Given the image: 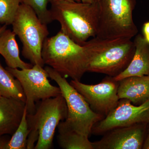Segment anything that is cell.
I'll return each instance as SVG.
<instances>
[{
	"instance_id": "44dd1931",
	"label": "cell",
	"mask_w": 149,
	"mask_h": 149,
	"mask_svg": "<svg viewBox=\"0 0 149 149\" xmlns=\"http://www.w3.org/2000/svg\"><path fill=\"white\" fill-rule=\"evenodd\" d=\"M142 31L143 37L149 44V20L144 23L142 28Z\"/></svg>"
},
{
	"instance_id": "277c9868",
	"label": "cell",
	"mask_w": 149,
	"mask_h": 149,
	"mask_svg": "<svg viewBox=\"0 0 149 149\" xmlns=\"http://www.w3.org/2000/svg\"><path fill=\"white\" fill-rule=\"evenodd\" d=\"M67 114L62 95L43 100L33 114H27L30 132L27 149H49L53 146L55 132Z\"/></svg>"
},
{
	"instance_id": "ffe728a7",
	"label": "cell",
	"mask_w": 149,
	"mask_h": 149,
	"mask_svg": "<svg viewBox=\"0 0 149 149\" xmlns=\"http://www.w3.org/2000/svg\"><path fill=\"white\" fill-rule=\"evenodd\" d=\"M49 0H22V3L30 7L42 23L48 24L53 21L50 10L48 9Z\"/></svg>"
},
{
	"instance_id": "ac0fdd59",
	"label": "cell",
	"mask_w": 149,
	"mask_h": 149,
	"mask_svg": "<svg viewBox=\"0 0 149 149\" xmlns=\"http://www.w3.org/2000/svg\"><path fill=\"white\" fill-rule=\"evenodd\" d=\"M27 114V108L25 107L19 125L13 133L11 139L7 143L6 149H27V139L30 132Z\"/></svg>"
},
{
	"instance_id": "9c48e42d",
	"label": "cell",
	"mask_w": 149,
	"mask_h": 149,
	"mask_svg": "<svg viewBox=\"0 0 149 149\" xmlns=\"http://www.w3.org/2000/svg\"><path fill=\"white\" fill-rule=\"evenodd\" d=\"M149 122V99L136 106L127 99H121L107 116L94 125L92 133L102 135L114 128Z\"/></svg>"
},
{
	"instance_id": "5b68a950",
	"label": "cell",
	"mask_w": 149,
	"mask_h": 149,
	"mask_svg": "<svg viewBox=\"0 0 149 149\" xmlns=\"http://www.w3.org/2000/svg\"><path fill=\"white\" fill-rule=\"evenodd\" d=\"M49 77L58 85L66 102L67 114L59 124L87 137L92 133L94 125L104 116L93 110L81 94L65 77L49 66L45 67Z\"/></svg>"
},
{
	"instance_id": "6da1fadb",
	"label": "cell",
	"mask_w": 149,
	"mask_h": 149,
	"mask_svg": "<svg viewBox=\"0 0 149 149\" xmlns=\"http://www.w3.org/2000/svg\"><path fill=\"white\" fill-rule=\"evenodd\" d=\"M53 21L61 26V31L77 44L83 45L96 37L98 29L99 2L87 3L73 0H51Z\"/></svg>"
},
{
	"instance_id": "cb8c5ba5",
	"label": "cell",
	"mask_w": 149,
	"mask_h": 149,
	"mask_svg": "<svg viewBox=\"0 0 149 149\" xmlns=\"http://www.w3.org/2000/svg\"><path fill=\"white\" fill-rule=\"evenodd\" d=\"M8 142L0 140V149H5L6 145Z\"/></svg>"
},
{
	"instance_id": "d4e9b609",
	"label": "cell",
	"mask_w": 149,
	"mask_h": 149,
	"mask_svg": "<svg viewBox=\"0 0 149 149\" xmlns=\"http://www.w3.org/2000/svg\"><path fill=\"white\" fill-rule=\"evenodd\" d=\"M7 25H6V24H3L2 25H0V34L4 31L5 29H7Z\"/></svg>"
},
{
	"instance_id": "4fadbf2b",
	"label": "cell",
	"mask_w": 149,
	"mask_h": 149,
	"mask_svg": "<svg viewBox=\"0 0 149 149\" xmlns=\"http://www.w3.org/2000/svg\"><path fill=\"white\" fill-rule=\"evenodd\" d=\"M133 42L135 51L133 58L127 67L113 79L118 82L132 76L149 75V44L143 35H136Z\"/></svg>"
},
{
	"instance_id": "484cf974",
	"label": "cell",
	"mask_w": 149,
	"mask_h": 149,
	"mask_svg": "<svg viewBox=\"0 0 149 149\" xmlns=\"http://www.w3.org/2000/svg\"><path fill=\"white\" fill-rule=\"evenodd\" d=\"M49 1H51V0H49ZM73 1H76L77 2H81V1H80V0H73Z\"/></svg>"
},
{
	"instance_id": "3957f363",
	"label": "cell",
	"mask_w": 149,
	"mask_h": 149,
	"mask_svg": "<svg viewBox=\"0 0 149 149\" xmlns=\"http://www.w3.org/2000/svg\"><path fill=\"white\" fill-rule=\"evenodd\" d=\"M91 53L88 72L114 77L129 64L135 51L131 39L108 40L95 37L87 42Z\"/></svg>"
},
{
	"instance_id": "5bb4252c",
	"label": "cell",
	"mask_w": 149,
	"mask_h": 149,
	"mask_svg": "<svg viewBox=\"0 0 149 149\" xmlns=\"http://www.w3.org/2000/svg\"><path fill=\"white\" fill-rule=\"evenodd\" d=\"M119 99H126L140 105L149 99V75L126 77L118 81Z\"/></svg>"
},
{
	"instance_id": "8992f818",
	"label": "cell",
	"mask_w": 149,
	"mask_h": 149,
	"mask_svg": "<svg viewBox=\"0 0 149 149\" xmlns=\"http://www.w3.org/2000/svg\"><path fill=\"white\" fill-rule=\"evenodd\" d=\"M98 29L96 37L113 40L136 36L138 29L133 13L136 0H100Z\"/></svg>"
},
{
	"instance_id": "7a4b0ae2",
	"label": "cell",
	"mask_w": 149,
	"mask_h": 149,
	"mask_svg": "<svg viewBox=\"0 0 149 149\" xmlns=\"http://www.w3.org/2000/svg\"><path fill=\"white\" fill-rule=\"evenodd\" d=\"M86 42L77 44L60 31L44 42L42 50L44 63L63 77L80 80L88 72L91 60Z\"/></svg>"
},
{
	"instance_id": "d6986e66",
	"label": "cell",
	"mask_w": 149,
	"mask_h": 149,
	"mask_svg": "<svg viewBox=\"0 0 149 149\" xmlns=\"http://www.w3.org/2000/svg\"><path fill=\"white\" fill-rule=\"evenodd\" d=\"M22 0H0V24L11 25Z\"/></svg>"
},
{
	"instance_id": "ba28073f",
	"label": "cell",
	"mask_w": 149,
	"mask_h": 149,
	"mask_svg": "<svg viewBox=\"0 0 149 149\" xmlns=\"http://www.w3.org/2000/svg\"><path fill=\"white\" fill-rule=\"evenodd\" d=\"M8 70L19 80L24 91L26 101L25 107L27 114H33L36 111L35 102L46 100L61 95L59 87L53 86L48 80L47 72L43 67L34 65L31 68Z\"/></svg>"
},
{
	"instance_id": "9a60e30c",
	"label": "cell",
	"mask_w": 149,
	"mask_h": 149,
	"mask_svg": "<svg viewBox=\"0 0 149 149\" xmlns=\"http://www.w3.org/2000/svg\"><path fill=\"white\" fill-rule=\"evenodd\" d=\"M16 36L13 31L7 29L0 34V54L9 68L20 69L31 68L33 65L25 62L20 58Z\"/></svg>"
},
{
	"instance_id": "7c38bea8",
	"label": "cell",
	"mask_w": 149,
	"mask_h": 149,
	"mask_svg": "<svg viewBox=\"0 0 149 149\" xmlns=\"http://www.w3.org/2000/svg\"><path fill=\"white\" fill-rule=\"evenodd\" d=\"M25 107V103L22 101L0 96V138L15 132Z\"/></svg>"
},
{
	"instance_id": "e0dca14e",
	"label": "cell",
	"mask_w": 149,
	"mask_h": 149,
	"mask_svg": "<svg viewBox=\"0 0 149 149\" xmlns=\"http://www.w3.org/2000/svg\"><path fill=\"white\" fill-rule=\"evenodd\" d=\"M0 96L19 100L25 102L26 97L19 80L0 63Z\"/></svg>"
},
{
	"instance_id": "603a6c76",
	"label": "cell",
	"mask_w": 149,
	"mask_h": 149,
	"mask_svg": "<svg viewBox=\"0 0 149 149\" xmlns=\"http://www.w3.org/2000/svg\"><path fill=\"white\" fill-rule=\"evenodd\" d=\"M100 0H80L81 2L87 3H93L99 2Z\"/></svg>"
},
{
	"instance_id": "2e32d148",
	"label": "cell",
	"mask_w": 149,
	"mask_h": 149,
	"mask_svg": "<svg viewBox=\"0 0 149 149\" xmlns=\"http://www.w3.org/2000/svg\"><path fill=\"white\" fill-rule=\"evenodd\" d=\"M58 141L64 149H94L93 143L87 137L59 124Z\"/></svg>"
},
{
	"instance_id": "8fae6325",
	"label": "cell",
	"mask_w": 149,
	"mask_h": 149,
	"mask_svg": "<svg viewBox=\"0 0 149 149\" xmlns=\"http://www.w3.org/2000/svg\"><path fill=\"white\" fill-rule=\"evenodd\" d=\"M148 123H136L114 128L105 133L100 141L93 142L94 149H141Z\"/></svg>"
},
{
	"instance_id": "52a82bcc",
	"label": "cell",
	"mask_w": 149,
	"mask_h": 149,
	"mask_svg": "<svg viewBox=\"0 0 149 149\" xmlns=\"http://www.w3.org/2000/svg\"><path fill=\"white\" fill-rule=\"evenodd\" d=\"M11 25L22 43V55L33 65L44 66L42 50L49 34L47 24L41 22L30 7L21 3Z\"/></svg>"
},
{
	"instance_id": "7402d4cb",
	"label": "cell",
	"mask_w": 149,
	"mask_h": 149,
	"mask_svg": "<svg viewBox=\"0 0 149 149\" xmlns=\"http://www.w3.org/2000/svg\"><path fill=\"white\" fill-rule=\"evenodd\" d=\"M148 128L146 137L145 138L142 149H149V122L148 124Z\"/></svg>"
},
{
	"instance_id": "30bf717a",
	"label": "cell",
	"mask_w": 149,
	"mask_h": 149,
	"mask_svg": "<svg viewBox=\"0 0 149 149\" xmlns=\"http://www.w3.org/2000/svg\"><path fill=\"white\" fill-rule=\"evenodd\" d=\"M70 85L84 97L94 111L107 116L117 106L119 83L109 77L95 85H88L72 80Z\"/></svg>"
}]
</instances>
